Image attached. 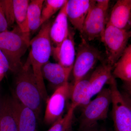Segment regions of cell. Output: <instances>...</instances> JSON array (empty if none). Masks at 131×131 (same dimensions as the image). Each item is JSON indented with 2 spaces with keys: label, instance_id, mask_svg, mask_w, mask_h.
Here are the masks:
<instances>
[{
  "label": "cell",
  "instance_id": "9a60e30c",
  "mask_svg": "<svg viewBox=\"0 0 131 131\" xmlns=\"http://www.w3.org/2000/svg\"><path fill=\"white\" fill-rule=\"evenodd\" d=\"M67 2L60 9L50 28V38L54 46L63 41L68 37L69 32L66 12Z\"/></svg>",
  "mask_w": 131,
  "mask_h": 131
},
{
  "label": "cell",
  "instance_id": "5b68a950",
  "mask_svg": "<svg viewBox=\"0 0 131 131\" xmlns=\"http://www.w3.org/2000/svg\"><path fill=\"white\" fill-rule=\"evenodd\" d=\"M131 37V30L121 29L107 22L101 37L105 48V62L113 67L123 54Z\"/></svg>",
  "mask_w": 131,
  "mask_h": 131
},
{
  "label": "cell",
  "instance_id": "d6986e66",
  "mask_svg": "<svg viewBox=\"0 0 131 131\" xmlns=\"http://www.w3.org/2000/svg\"><path fill=\"white\" fill-rule=\"evenodd\" d=\"M113 75L124 82H131V44L127 46L114 66Z\"/></svg>",
  "mask_w": 131,
  "mask_h": 131
},
{
  "label": "cell",
  "instance_id": "ffe728a7",
  "mask_svg": "<svg viewBox=\"0 0 131 131\" xmlns=\"http://www.w3.org/2000/svg\"><path fill=\"white\" fill-rule=\"evenodd\" d=\"M30 1L28 0H13L15 19L21 32L30 35L27 11Z\"/></svg>",
  "mask_w": 131,
  "mask_h": 131
},
{
  "label": "cell",
  "instance_id": "44dd1931",
  "mask_svg": "<svg viewBox=\"0 0 131 131\" xmlns=\"http://www.w3.org/2000/svg\"><path fill=\"white\" fill-rule=\"evenodd\" d=\"M45 1L32 0L28 5L27 15L30 32H34L42 26L41 16Z\"/></svg>",
  "mask_w": 131,
  "mask_h": 131
},
{
  "label": "cell",
  "instance_id": "52a82bcc",
  "mask_svg": "<svg viewBox=\"0 0 131 131\" xmlns=\"http://www.w3.org/2000/svg\"><path fill=\"white\" fill-rule=\"evenodd\" d=\"M81 38L72 70L74 83L84 78L96 63L102 59V54L98 49L82 37Z\"/></svg>",
  "mask_w": 131,
  "mask_h": 131
},
{
  "label": "cell",
  "instance_id": "83f0119b",
  "mask_svg": "<svg viewBox=\"0 0 131 131\" xmlns=\"http://www.w3.org/2000/svg\"><path fill=\"white\" fill-rule=\"evenodd\" d=\"M122 95L124 96V99L128 103L131 108V96H129L126 93L124 92L122 93Z\"/></svg>",
  "mask_w": 131,
  "mask_h": 131
},
{
  "label": "cell",
  "instance_id": "5bb4252c",
  "mask_svg": "<svg viewBox=\"0 0 131 131\" xmlns=\"http://www.w3.org/2000/svg\"><path fill=\"white\" fill-rule=\"evenodd\" d=\"M72 70L65 68L57 63L49 62L43 66L42 74L43 78L57 88L68 82Z\"/></svg>",
  "mask_w": 131,
  "mask_h": 131
},
{
  "label": "cell",
  "instance_id": "484cf974",
  "mask_svg": "<svg viewBox=\"0 0 131 131\" xmlns=\"http://www.w3.org/2000/svg\"><path fill=\"white\" fill-rule=\"evenodd\" d=\"M8 27L0 0V32L8 31Z\"/></svg>",
  "mask_w": 131,
  "mask_h": 131
},
{
  "label": "cell",
  "instance_id": "d4e9b609",
  "mask_svg": "<svg viewBox=\"0 0 131 131\" xmlns=\"http://www.w3.org/2000/svg\"><path fill=\"white\" fill-rule=\"evenodd\" d=\"M9 70V62L6 57L0 50V74L4 76Z\"/></svg>",
  "mask_w": 131,
  "mask_h": 131
},
{
  "label": "cell",
  "instance_id": "4dcf8cb0",
  "mask_svg": "<svg viewBox=\"0 0 131 131\" xmlns=\"http://www.w3.org/2000/svg\"><path fill=\"white\" fill-rule=\"evenodd\" d=\"M130 25L131 26V15L130 20Z\"/></svg>",
  "mask_w": 131,
  "mask_h": 131
},
{
  "label": "cell",
  "instance_id": "e0dca14e",
  "mask_svg": "<svg viewBox=\"0 0 131 131\" xmlns=\"http://www.w3.org/2000/svg\"><path fill=\"white\" fill-rule=\"evenodd\" d=\"M93 97L89 78H84L73 83L70 98L71 104L77 107L86 105Z\"/></svg>",
  "mask_w": 131,
  "mask_h": 131
},
{
  "label": "cell",
  "instance_id": "277c9868",
  "mask_svg": "<svg viewBox=\"0 0 131 131\" xmlns=\"http://www.w3.org/2000/svg\"><path fill=\"white\" fill-rule=\"evenodd\" d=\"M93 100L83 107L80 118L81 130L96 126L97 122L107 118L112 97L110 88H104Z\"/></svg>",
  "mask_w": 131,
  "mask_h": 131
},
{
  "label": "cell",
  "instance_id": "6da1fadb",
  "mask_svg": "<svg viewBox=\"0 0 131 131\" xmlns=\"http://www.w3.org/2000/svg\"><path fill=\"white\" fill-rule=\"evenodd\" d=\"M51 22L48 20L41 26L37 35L30 41V50L27 59L37 80L43 100L49 98L42 74L43 66L49 62L52 54V45L50 36Z\"/></svg>",
  "mask_w": 131,
  "mask_h": 131
},
{
  "label": "cell",
  "instance_id": "9c48e42d",
  "mask_svg": "<svg viewBox=\"0 0 131 131\" xmlns=\"http://www.w3.org/2000/svg\"><path fill=\"white\" fill-rule=\"evenodd\" d=\"M73 86L68 82L57 87L47 99L44 115L46 124L52 125L62 117L67 101L70 98Z\"/></svg>",
  "mask_w": 131,
  "mask_h": 131
},
{
  "label": "cell",
  "instance_id": "30bf717a",
  "mask_svg": "<svg viewBox=\"0 0 131 131\" xmlns=\"http://www.w3.org/2000/svg\"><path fill=\"white\" fill-rule=\"evenodd\" d=\"M74 33L69 30L67 38L59 44L52 46V54L57 63L65 68L73 69L75 59Z\"/></svg>",
  "mask_w": 131,
  "mask_h": 131
},
{
  "label": "cell",
  "instance_id": "4fadbf2b",
  "mask_svg": "<svg viewBox=\"0 0 131 131\" xmlns=\"http://www.w3.org/2000/svg\"><path fill=\"white\" fill-rule=\"evenodd\" d=\"M131 15V0H118L113 7L108 22L115 27L128 30Z\"/></svg>",
  "mask_w": 131,
  "mask_h": 131
},
{
  "label": "cell",
  "instance_id": "8fae6325",
  "mask_svg": "<svg viewBox=\"0 0 131 131\" xmlns=\"http://www.w3.org/2000/svg\"><path fill=\"white\" fill-rule=\"evenodd\" d=\"M94 1L69 0L66 4L68 19L74 28L81 34L84 21Z\"/></svg>",
  "mask_w": 131,
  "mask_h": 131
},
{
  "label": "cell",
  "instance_id": "4316f807",
  "mask_svg": "<svg viewBox=\"0 0 131 131\" xmlns=\"http://www.w3.org/2000/svg\"><path fill=\"white\" fill-rule=\"evenodd\" d=\"M123 88L125 93L131 96V82H124Z\"/></svg>",
  "mask_w": 131,
  "mask_h": 131
},
{
  "label": "cell",
  "instance_id": "2e32d148",
  "mask_svg": "<svg viewBox=\"0 0 131 131\" xmlns=\"http://www.w3.org/2000/svg\"><path fill=\"white\" fill-rule=\"evenodd\" d=\"M113 67L106 62L99 66L94 70L89 78L92 96L99 93L108 83L113 77Z\"/></svg>",
  "mask_w": 131,
  "mask_h": 131
},
{
  "label": "cell",
  "instance_id": "7c38bea8",
  "mask_svg": "<svg viewBox=\"0 0 131 131\" xmlns=\"http://www.w3.org/2000/svg\"><path fill=\"white\" fill-rule=\"evenodd\" d=\"M12 105L18 131H36L37 119L35 113L22 104L15 96L12 98Z\"/></svg>",
  "mask_w": 131,
  "mask_h": 131
},
{
  "label": "cell",
  "instance_id": "8992f818",
  "mask_svg": "<svg viewBox=\"0 0 131 131\" xmlns=\"http://www.w3.org/2000/svg\"><path fill=\"white\" fill-rule=\"evenodd\" d=\"M110 1H94L87 15L81 34L87 41L100 38L107 24V15Z\"/></svg>",
  "mask_w": 131,
  "mask_h": 131
},
{
  "label": "cell",
  "instance_id": "cb8c5ba5",
  "mask_svg": "<svg viewBox=\"0 0 131 131\" xmlns=\"http://www.w3.org/2000/svg\"><path fill=\"white\" fill-rule=\"evenodd\" d=\"M1 2L8 26H11L15 21L13 0H1Z\"/></svg>",
  "mask_w": 131,
  "mask_h": 131
},
{
  "label": "cell",
  "instance_id": "f1b7e54d",
  "mask_svg": "<svg viewBox=\"0 0 131 131\" xmlns=\"http://www.w3.org/2000/svg\"><path fill=\"white\" fill-rule=\"evenodd\" d=\"M81 131H104L102 130H98L96 128V127L90 128V129H84V130H81Z\"/></svg>",
  "mask_w": 131,
  "mask_h": 131
},
{
  "label": "cell",
  "instance_id": "7402d4cb",
  "mask_svg": "<svg viewBox=\"0 0 131 131\" xmlns=\"http://www.w3.org/2000/svg\"><path fill=\"white\" fill-rule=\"evenodd\" d=\"M66 0L45 1L42 8L41 16L42 25L49 20L52 15L60 10L67 2Z\"/></svg>",
  "mask_w": 131,
  "mask_h": 131
},
{
  "label": "cell",
  "instance_id": "f546056e",
  "mask_svg": "<svg viewBox=\"0 0 131 131\" xmlns=\"http://www.w3.org/2000/svg\"><path fill=\"white\" fill-rule=\"evenodd\" d=\"M3 77H4V75L0 74V81H1L2 80V79H3Z\"/></svg>",
  "mask_w": 131,
  "mask_h": 131
},
{
  "label": "cell",
  "instance_id": "3957f363",
  "mask_svg": "<svg viewBox=\"0 0 131 131\" xmlns=\"http://www.w3.org/2000/svg\"><path fill=\"white\" fill-rule=\"evenodd\" d=\"M30 35L18 26L11 31L0 32V50L9 62V70L16 73L22 67L21 58L30 46Z\"/></svg>",
  "mask_w": 131,
  "mask_h": 131
},
{
  "label": "cell",
  "instance_id": "ba28073f",
  "mask_svg": "<svg viewBox=\"0 0 131 131\" xmlns=\"http://www.w3.org/2000/svg\"><path fill=\"white\" fill-rule=\"evenodd\" d=\"M111 91L114 131H131V108L118 88L113 76L108 82Z\"/></svg>",
  "mask_w": 131,
  "mask_h": 131
},
{
  "label": "cell",
  "instance_id": "ac0fdd59",
  "mask_svg": "<svg viewBox=\"0 0 131 131\" xmlns=\"http://www.w3.org/2000/svg\"><path fill=\"white\" fill-rule=\"evenodd\" d=\"M0 131H18L12 98H5L0 103Z\"/></svg>",
  "mask_w": 131,
  "mask_h": 131
},
{
  "label": "cell",
  "instance_id": "7a4b0ae2",
  "mask_svg": "<svg viewBox=\"0 0 131 131\" xmlns=\"http://www.w3.org/2000/svg\"><path fill=\"white\" fill-rule=\"evenodd\" d=\"M16 74L15 96L22 104L32 110L38 117L43 100L30 64L26 61Z\"/></svg>",
  "mask_w": 131,
  "mask_h": 131
},
{
  "label": "cell",
  "instance_id": "603a6c76",
  "mask_svg": "<svg viewBox=\"0 0 131 131\" xmlns=\"http://www.w3.org/2000/svg\"><path fill=\"white\" fill-rule=\"evenodd\" d=\"M77 107L71 104L67 113L52 125L47 131H68L72 125L75 109Z\"/></svg>",
  "mask_w": 131,
  "mask_h": 131
}]
</instances>
